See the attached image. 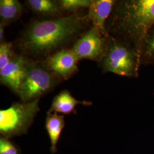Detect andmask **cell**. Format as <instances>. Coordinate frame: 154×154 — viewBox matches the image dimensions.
Returning a JSON list of instances; mask_svg holds the SVG:
<instances>
[{
	"mask_svg": "<svg viewBox=\"0 0 154 154\" xmlns=\"http://www.w3.org/2000/svg\"><path fill=\"white\" fill-rule=\"evenodd\" d=\"M86 13H75L54 18H34L17 40L20 53L34 61L72 47L90 27Z\"/></svg>",
	"mask_w": 154,
	"mask_h": 154,
	"instance_id": "obj_1",
	"label": "cell"
},
{
	"mask_svg": "<svg viewBox=\"0 0 154 154\" xmlns=\"http://www.w3.org/2000/svg\"><path fill=\"white\" fill-rule=\"evenodd\" d=\"M154 25V0H116L106 22L109 34L125 40L140 54L147 33Z\"/></svg>",
	"mask_w": 154,
	"mask_h": 154,
	"instance_id": "obj_2",
	"label": "cell"
},
{
	"mask_svg": "<svg viewBox=\"0 0 154 154\" xmlns=\"http://www.w3.org/2000/svg\"><path fill=\"white\" fill-rule=\"evenodd\" d=\"M98 64L103 73L111 72L129 78L139 77L142 66L140 54L134 46L110 34L106 55Z\"/></svg>",
	"mask_w": 154,
	"mask_h": 154,
	"instance_id": "obj_3",
	"label": "cell"
},
{
	"mask_svg": "<svg viewBox=\"0 0 154 154\" xmlns=\"http://www.w3.org/2000/svg\"><path fill=\"white\" fill-rule=\"evenodd\" d=\"M62 81L44 62L32 60L17 95L21 102H31L52 91Z\"/></svg>",
	"mask_w": 154,
	"mask_h": 154,
	"instance_id": "obj_4",
	"label": "cell"
},
{
	"mask_svg": "<svg viewBox=\"0 0 154 154\" xmlns=\"http://www.w3.org/2000/svg\"><path fill=\"white\" fill-rule=\"evenodd\" d=\"M39 99L14 102L8 109L0 110L1 136L11 139L26 134L40 111Z\"/></svg>",
	"mask_w": 154,
	"mask_h": 154,
	"instance_id": "obj_5",
	"label": "cell"
},
{
	"mask_svg": "<svg viewBox=\"0 0 154 154\" xmlns=\"http://www.w3.org/2000/svg\"><path fill=\"white\" fill-rule=\"evenodd\" d=\"M108 40L109 35L106 36L97 28L91 26L71 49L78 61L89 60L99 63L106 55Z\"/></svg>",
	"mask_w": 154,
	"mask_h": 154,
	"instance_id": "obj_6",
	"label": "cell"
},
{
	"mask_svg": "<svg viewBox=\"0 0 154 154\" xmlns=\"http://www.w3.org/2000/svg\"><path fill=\"white\" fill-rule=\"evenodd\" d=\"M32 60L21 53L16 54L11 62L0 70V82L17 94Z\"/></svg>",
	"mask_w": 154,
	"mask_h": 154,
	"instance_id": "obj_7",
	"label": "cell"
},
{
	"mask_svg": "<svg viewBox=\"0 0 154 154\" xmlns=\"http://www.w3.org/2000/svg\"><path fill=\"white\" fill-rule=\"evenodd\" d=\"M78 61L72 49L69 48L55 53L42 62L57 77L66 81L78 71Z\"/></svg>",
	"mask_w": 154,
	"mask_h": 154,
	"instance_id": "obj_8",
	"label": "cell"
},
{
	"mask_svg": "<svg viewBox=\"0 0 154 154\" xmlns=\"http://www.w3.org/2000/svg\"><path fill=\"white\" fill-rule=\"evenodd\" d=\"M116 0H92L86 13V17L91 26L97 28L106 36L109 34L106 30V22L113 10Z\"/></svg>",
	"mask_w": 154,
	"mask_h": 154,
	"instance_id": "obj_9",
	"label": "cell"
},
{
	"mask_svg": "<svg viewBox=\"0 0 154 154\" xmlns=\"http://www.w3.org/2000/svg\"><path fill=\"white\" fill-rule=\"evenodd\" d=\"M92 102L89 101H79L72 96L70 91L67 90H63L55 95L52 101L49 112L61 113L70 114L77 113L75 107L78 105L85 106L92 105Z\"/></svg>",
	"mask_w": 154,
	"mask_h": 154,
	"instance_id": "obj_10",
	"label": "cell"
},
{
	"mask_svg": "<svg viewBox=\"0 0 154 154\" xmlns=\"http://www.w3.org/2000/svg\"><path fill=\"white\" fill-rule=\"evenodd\" d=\"M28 8L41 18H54L63 16L58 0H26Z\"/></svg>",
	"mask_w": 154,
	"mask_h": 154,
	"instance_id": "obj_11",
	"label": "cell"
},
{
	"mask_svg": "<svg viewBox=\"0 0 154 154\" xmlns=\"http://www.w3.org/2000/svg\"><path fill=\"white\" fill-rule=\"evenodd\" d=\"M65 123L64 116L47 112V116L45 120V128L50 140V151L52 154H55L57 152V146L61 132L65 127Z\"/></svg>",
	"mask_w": 154,
	"mask_h": 154,
	"instance_id": "obj_12",
	"label": "cell"
},
{
	"mask_svg": "<svg viewBox=\"0 0 154 154\" xmlns=\"http://www.w3.org/2000/svg\"><path fill=\"white\" fill-rule=\"evenodd\" d=\"M23 11L22 4L18 0L0 1L1 23L8 26L21 16Z\"/></svg>",
	"mask_w": 154,
	"mask_h": 154,
	"instance_id": "obj_13",
	"label": "cell"
},
{
	"mask_svg": "<svg viewBox=\"0 0 154 154\" xmlns=\"http://www.w3.org/2000/svg\"><path fill=\"white\" fill-rule=\"evenodd\" d=\"M140 60L142 65H154V25L149 30L143 39Z\"/></svg>",
	"mask_w": 154,
	"mask_h": 154,
	"instance_id": "obj_14",
	"label": "cell"
},
{
	"mask_svg": "<svg viewBox=\"0 0 154 154\" xmlns=\"http://www.w3.org/2000/svg\"><path fill=\"white\" fill-rule=\"evenodd\" d=\"M92 0H58L61 10L63 13L69 14L78 13V11L88 9Z\"/></svg>",
	"mask_w": 154,
	"mask_h": 154,
	"instance_id": "obj_15",
	"label": "cell"
},
{
	"mask_svg": "<svg viewBox=\"0 0 154 154\" xmlns=\"http://www.w3.org/2000/svg\"><path fill=\"white\" fill-rule=\"evenodd\" d=\"M15 54L13 43L5 41L0 44V70L11 62Z\"/></svg>",
	"mask_w": 154,
	"mask_h": 154,
	"instance_id": "obj_16",
	"label": "cell"
},
{
	"mask_svg": "<svg viewBox=\"0 0 154 154\" xmlns=\"http://www.w3.org/2000/svg\"><path fill=\"white\" fill-rule=\"evenodd\" d=\"M0 154H22L20 148L11 139L0 137Z\"/></svg>",
	"mask_w": 154,
	"mask_h": 154,
	"instance_id": "obj_17",
	"label": "cell"
},
{
	"mask_svg": "<svg viewBox=\"0 0 154 154\" xmlns=\"http://www.w3.org/2000/svg\"><path fill=\"white\" fill-rule=\"evenodd\" d=\"M3 23L0 22V43L5 42V36H4V32H5V27Z\"/></svg>",
	"mask_w": 154,
	"mask_h": 154,
	"instance_id": "obj_18",
	"label": "cell"
}]
</instances>
